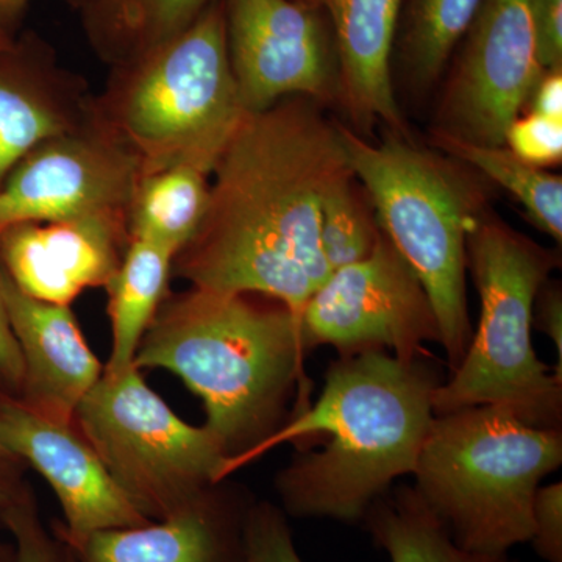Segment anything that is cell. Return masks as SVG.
Masks as SVG:
<instances>
[{
  "label": "cell",
  "mask_w": 562,
  "mask_h": 562,
  "mask_svg": "<svg viewBox=\"0 0 562 562\" xmlns=\"http://www.w3.org/2000/svg\"><path fill=\"white\" fill-rule=\"evenodd\" d=\"M362 522L391 562H516L508 553H473L458 547L416 487L384 492Z\"/></svg>",
  "instance_id": "cell-21"
},
{
  "label": "cell",
  "mask_w": 562,
  "mask_h": 562,
  "mask_svg": "<svg viewBox=\"0 0 562 562\" xmlns=\"http://www.w3.org/2000/svg\"><path fill=\"white\" fill-rule=\"evenodd\" d=\"M547 562H562V484L536 491L532 502L531 541Z\"/></svg>",
  "instance_id": "cell-29"
},
{
  "label": "cell",
  "mask_w": 562,
  "mask_h": 562,
  "mask_svg": "<svg viewBox=\"0 0 562 562\" xmlns=\"http://www.w3.org/2000/svg\"><path fill=\"white\" fill-rule=\"evenodd\" d=\"M254 502L222 482L166 519L98 531L66 547L74 562H246L244 530Z\"/></svg>",
  "instance_id": "cell-15"
},
{
  "label": "cell",
  "mask_w": 562,
  "mask_h": 562,
  "mask_svg": "<svg viewBox=\"0 0 562 562\" xmlns=\"http://www.w3.org/2000/svg\"><path fill=\"white\" fill-rule=\"evenodd\" d=\"M213 172L205 220L176 258L180 276L192 288L273 299L302 325L331 273L322 205L355 177L339 125L313 103L279 101L246 114Z\"/></svg>",
  "instance_id": "cell-1"
},
{
  "label": "cell",
  "mask_w": 562,
  "mask_h": 562,
  "mask_svg": "<svg viewBox=\"0 0 562 562\" xmlns=\"http://www.w3.org/2000/svg\"><path fill=\"white\" fill-rule=\"evenodd\" d=\"M302 331L308 351L325 344L341 357L391 349L403 362L422 360L425 342H441L427 292L383 233L369 257L336 269L314 291Z\"/></svg>",
  "instance_id": "cell-9"
},
{
  "label": "cell",
  "mask_w": 562,
  "mask_h": 562,
  "mask_svg": "<svg viewBox=\"0 0 562 562\" xmlns=\"http://www.w3.org/2000/svg\"><path fill=\"white\" fill-rule=\"evenodd\" d=\"M122 494L149 520L179 512L222 483L228 454L203 425L166 405L135 366L103 372L74 416Z\"/></svg>",
  "instance_id": "cell-8"
},
{
  "label": "cell",
  "mask_w": 562,
  "mask_h": 562,
  "mask_svg": "<svg viewBox=\"0 0 562 562\" xmlns=\"http://www.w3.org/2000/svg\"><path fill=\"white\" fill-rule=\"evenodd\" d=\"M536 0H483L442 103L439 132L497 147L543 70L536 55Z\"/></svg>",
  "instance_id": "cell-10"
},
{
  "label": "cell",
  "mask_w": 562,
  "mask_h": 562,
  "mask_svg": "<svg viewBox=\"0 0 562 562\" xmlns=\"http://www.w3.org/2000/svg\"><path fill=\"white\" fill-rule=\"evenodd\" d=\"M0 450L31 464L50 484L65 517L55 536L69 549L98 531L151 522L122 494L76 420L54 419L20 398L0 397Z\"/></svg>",
  "instance_id": "cell-12"
},
{
  "label": "cell",
  "mask_w": 562,
  "mask_h": 562,
  "mask_svg": "<svg viewBox=\"0 0 562 562\" xmlns=\"http://www.w3.org/2000/svg\"><path fill=\"white\" fill-rule=\"evenodd\" d=\"M503 146L536 168L557 165L562 160V121L538 113L517 116L506 131Z\"/></svg>",
  "instance_id": "cell-28"
},
{
  "label": "cell",
  "mask_w": 562,
  "mask_h": 562,
  "mask_svg": "<svg viewBox=\"0 0 562 562\" xmlns=\"http://www.w3.org/2000/svg\"><path fill=\"white\" fill-rule=\"evenodd\" d=\"M441 384L430 362H403L386 351L341 357L325 376L319 401L284 422L249 452L227 458L222 482L281 443L327 438L321 452H302L277 476L283 512L297 519L362 522L398 476L414 473Z\"/></svg>",
  "instance_id": "cell-2"
},
{
  "label": "cell",
  "mask_w": 562,
  "mask_h": 562,
  "mask_svg": "<svg viewBox=\"0 0 562 562\" xmlns=\"http://www.w3.org/2000/svg\"><path fill=\"white\" fill-rule=\"evenodd\" d=\"M246 562H303L288 514L269 502L251 503L244 530Z\"/></svg>",
  "instance_id": "cell-27"
},
{
  "label": "cell",
  "mask_w": 562,
  "mask_h": 562,
  "mask_svg": "<svg viewBox=\"0 0 562 562\" xmlns=\"http://www.w3.org/2000/svg\"><path fill=\"white\" fill-rule=\"evenodd\" d=\"M88 31L103 50L138 57L180 35L210 0H81Z\"/></svg>",
  "instance_id": "cell-22"
},
{
  "label": "cell",
  "mask_w": 562,
  "mask_h": 562,
  "mask_svg": "<svg viewBox=\"0 0 562 562\" xmlns=\"http://www.w3.org/2000/svg\"><path fill=\"white\" fill-rule=\"evenodd\" d=\"M0 288L24 362L20 401L54 419L74 422L80 402L101 380L102 362L88 346L69 305L24 294L2 266Z\"/></svg>",
  "instance_id": "cell-16"
},
{
  "label": "cell",
  "mask_w": 562,
  "mask_h": 562,
  "mask_svg": "<svg viewBox=\"0 0 562 562\" xmlns=\"http://www.w3.org/2000/svg\"><path fill=\"white\" fill-rule=\"evenodd\" d=\"M536 55L542 70L562 66V0L535 2Z\"/></svg>",
  "instance_id": "cell-30"
},
{
  "label": "cell",
  "mask_w": 562,
  "mask_h": 562,
  "mask_svg": "<svg viewBox=\"0 0 562 562\" xmlns=\"http://www.w3.org/2000/svg\"><path fill=\"white\" fill-rule=\"evenodd\" d=\"M31 68L29 44L0 54V184L41 144L74 131Z\"/></svg>",
  "instance_id": "cell-20"
},
{
  "label": "cell",
  "mask_w": 562,
  "mask_h": 562,
  "mask_svg": "<svg viewBox=\"0 0 562 562\" xmlns=\"http://www.w3.org/2000/svg\"><path fill=\"white\" fill-rule=\"evenodd\" d=\"M131 65L116 101V138L143 172L179 162L213 172L249 113L228 58L224 3L210 2L187 31Z\"/></svg>",
  "instance_id": "cell-7"
},
{
  "label": "cell",
  "mask_w": 562,
  "mask_h": 562,
  "mask_svg": "<svg viewBox=\"0 0 562 562\" xmlns=\"http://www.w3.org/2000/svg\"><path fill=\"white\" fill-rule=\"evenodd\" d=\"M10 462H20L11 458L10 454L0 450V509L9 506L11 502L16 501L22 494L21 491L16 490L10 479L5 476V469L9 468Z\"/></svg>",
  "instance_id": "cell-34"
},
{
  "label": "cell",
  "mask_w": 562,
  "mask_h": 562,
  "mask_svg": "<svg viewBox=\"0 0 562 562\" xmlns=\"http://www.w3.org/2000/svg\"><path fill=\"white\" fill-rule=\"evenodd\" d=\"M355 179L380 231L408 262L430 299L450 368L472 338L465 297V239L484 211L480 188L452 161L394 135L373 146L339 125Z\"/></svg>",
  "instance_id": "cell-6"
},
{
  "label": "cell",
  "mask_w": 562,
  "mask_h": 562,
  "mask_svg": "<svg viewBox=\"0 0 562 562\" xmlns=\"http://www.w3.org/2000/svg\"><path fill=\"white\" fill-rule=\"evenodd\" d=\"M436 146L454 160L468 162L487 179L501 184L517 202L539 231L558 243L562 239V179L528 165L506 146H480L436 131Z\"/></svg>",
  "instance_id": "cell-23"
},
{
  "label": "cell",
  "mask_w": 562,
  "mask_h": 562,
  "mask_svg": "<svg viewBox=\"0 0 562 562\" xmlns=\"http://www.w3.org/2000/svg\"><path fill=\"white\" fill-rule=\"evenodd\" d=\"M227 49L249 113L290 95L333 98L327 40L308 7L291 0H227Z\"/></svg>",
  "instance_id": "cell-13"
},
{
  "label": "cell",
  "mask_w": 562,
  "mask_h": 562,
  "mask_svg": "<svg viewBox=\"0 0 562 562\" xmlns=\"http://www.w3.org/2000/svg\"><path fill=\"white\" fill-rule=\"evenodd\" d=\"M254 294L192 288L162 302L133 366L179 376L205 406L209 428L228 458L249 452L286 417L308 408V349L283 303Z\"/></svg>",
  "instance_id": "cell-3"
},
{
  "label": "cell",
  "mask_w": 562,
  "mask_h": 562,
  "mask_svg": "<svg viewBox=\"0 0 562 562\" xmlns=\"http://www.w3.org/2000/svg\"><path fill=\"white\" fill-rule=\"evenodd\" d=\"M121 216L24 222L0 232V266L18 290L38 301L70 305L105 286L122 260Z\"/></svg>",
  "instance_id": "cell-14"
},
{
  "label": "cell",
  "mask_w": 562,
  "mask_h": 562,
  "mask_svg": "<svg viewBox=\"0 0 562 562\" xmlns=\"http://www.w3.org/2000/svg\"><path fill=\"white\" fill-rule=\"evenodd\" d=\"M0 384L20 395L24 386V362H22L20 346L11 330L2 288H0Z\"/></svg>",
  "instance_id": "cell-32"
},
{
  "label": "cell",
  "mask_w": 562,
  "mask_h": 562,
  "mask_svg": "<svg viewBox=\"0 0 562 562\" xmlns=\"http://www.w3.org/2000/svg\"><path fill=\"white\" fill-rule=\"evenodd\" d=\"M13 44L14 40L13 35H11V25L0 21V54H2V52L9 50Z\"/></svg>",
  "instance_id": "cell-36"
},
{
  "label": "cell",
  "mask_w": 562,
  "mask_h": 562,
  "mask_svg": "<svg viewBox=\"0 0 562 562\" xmlns=\"http://www.w3.org/2000/svg\"><path fill=\"white\" fill-rule=\"evenodd\" d=\"M355 177L342 181L325 199L321 211V246L331 272L364 260L382 231L362 201Z\"/></svg>",
  "instance_id": "cell-25"
},
{
  "label": "cell",
  "mask_w": 562,
  "mask_h": 562,
  "mask_svg": "<svg viewBox=\"0 0 562 562\" xmlns=\"http://www.w3.org/2000/svg\"><path fill=\"white\" fill-rule=\"evenodd\" d=\"M16 542L13 562H74L70 550L41 522L38 508L29 492L0 509Z\"/></svg>",
  "instance_id": "cell-26"
},
{
  "label": "cell",
  "mask_w": 562,
  "mask_h": 562,
  "mask_svg": "<svg viewBox=\"0 0 562 562\" xmlns=\"http://www.w3.org/2000/svg\"><path fill=\"white\" fill-rule=\"evenodd\" d=\"M562 462L561 428H538L497 405L435 416L414 475L450 538L506 554L532 536V502Z\"/></svg>",
  "instance_id": "cell-4"
},
{
  "label": "cell",
  "mask_w": 562,
  "mask_h": 562,
  "mask_svg": "<svg viewBox=\"0 0 562 562\" xmlns=\"http://www.w3.org/2000/svg\"><path fill=\"white\" fill-rule=\"evenodd\" d=\"M465 260L482 314L452 379L432 394L435 416L497 405L531 427L561 428L562 380L539 361L531 341L536 295L557 255L482 211L469 228Z\"/></svg>",
  "instance_id": "cell-5"
},
{
  "label": "cell",
  "mask_w": 562,
  "mask_h": 562,
  "mask_svg": "<svg viewBox=\"0 0 562 562\" xmlns=\"http://www.w3.org/2000/svg\"><path fill=\"white\" fill-rule=\"evenodd\" d=\"M31 0H0V21L13 25Z\"/></svg>",
  "instance_id": "cell-35"
},
{
  "label": "cell",
  "mask_w": 562,
  "mask_h": 562,
  "mask_svg": "<svg viewBox=\"0 0 562 562\" xmlns=\"http://www.w3.org/2000/svg\"><path fill=\"white\" fill-rule=\"evenodd\" d=\"M0 562H7L5 554H3L2 549H0Z\"/></svg>",
  "instance_id": "cell-37"
},
{
  "label": "cell",
  "mask_w": 562,
  "mask_h": 562,
  "mask_svg": "<svg viewBox=\"0 0 562 562\" xmlns=\"http://www.w3.org/2000/svg\"><path fill=\"white\" fill-rule=\"evenodd\" d=\"M209 176L187 162L140 173L125 216L131 239L158 244L177 258L205 220Z\"/></svg>",
  "instance_id": "cell-19"
},
{
  "label": "cell",
  "mask_w": 562,
  "mask_h": 562,
  "mask_svg": "<svg viewBox=\"0 0 562 562\" xmlns=\"http://www.w3.org/2000/svg\"><path fill=\"white\" fill-rule=\"evenodd\" d=\"M138 157L116 136H55L18 162L0 184V232L24 222L127 216Z\"/></svg>",
  "instance_id": "cell-11"
},
{
  "label": "cell",
  "mask_w": 562,
  "mask_h": 562,
  "mask_svg": "<svg viewBox=\"0 0 562 562\" xmlns=\"http://www.w3.org/2000/svg\"><path fill=\"white\" fill-rule=\"evenodd\" d=\"M531 113L562 121V72L561 69L543 70L541 79L531 91Z\"/></svg>",
  "instance_id": "cell-33"
},
{
  "label": "cell",
  "mask_w": 562,
  "mask_h": 562,
  "mask_svg": "<svg viewBox=\"0 0 562 562\" xmlns=\"http://www.w3.org/2000/svg\"><path fill=\"white\" fill-rule=\"evenodd\" d=\"M532 325L552 339L558 351L554 375L562 380V294L560 284H542L536 295Z\"/></svg>",
  "instance_id": "cell-31"
},
{
  "label": "cell",
  "mask_w": 562,
  "mask_h": 562,
  "mask_svg": "<svg viewBox=\"0 0 562 562\" xmlns=\"http://www.w3.org/2000/svg\"><path fill=\"white\" fill-rule=\"evenodd\" d=\"M176 257L146 239H131L120 266L105 284L109 291L111 353L103 372L133 366L136 351L166 299Z\"/></svg>",
  "instance_id": "cell-18"
},
{
  "label": "cell",
  "mask_w": 562,
  "mask_h": 562,
  "mask_svg": "<svg viewBox=\"0 0 562 562\" xmlns=\"http://www.w3.org/2000/svg\"><path fill=\"white\" fill-rule=\"evenodd\" d=\"M483 0H412L403 54L420 85L441 76L458 41L471 29Z\"/></svg>",
  "instance_id": "cell-24"
},
{
  "label": "cell",
  "mask_w": 562,
  "mask_h": 562,
  "mask_svg": "<svg viewBox=\"0 0 562 562\" xmlns=\"http://www.w3.org/2000/svg\"><path fill=\"white\" fill-rule=\"evenodd\" d=\"M330 13L341 63L344 102L355 121H383L405 135L391 57L403 0H321Z\"/></svg>",
  "instance_id": "cell-17"
}]
</instances>
